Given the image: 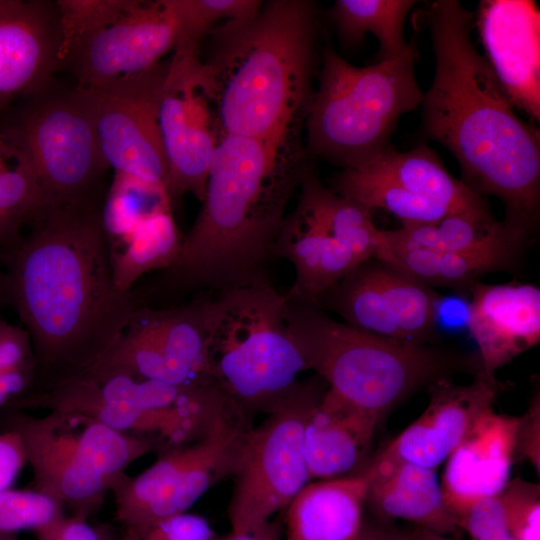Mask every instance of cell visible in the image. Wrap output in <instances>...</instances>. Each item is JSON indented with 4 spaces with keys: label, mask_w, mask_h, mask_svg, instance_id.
<instances>
[{
    "label": "cell",
    "mask_w": 540,
    "mask_h": 540,
    "mask_svg": "<svg viewBox=\"0 0 540 540\" xmlns=\"http://www.w3.org/2000/svg\"><path fill=\"white\" fill-rule=\"evenodd\" d=\"M418 2L414 0H337L330 9L341 42L348 47L362 43L367 33L379 43L377 62L408 52L412 41L404 37V24Z\"/></svg>",
    "instance_id": "31"
},
{
    "label": "cell",
    "mask_w": 540,
    "mask_h": 540,
    "mask_svg": "<svg viewBox=\"0 0 540 540\" xmlns=\"http://www.w3.org/2000/svg\"><path fill=\"white\" fill-rule=\"evenodd\" d=\"M407 540H456L421 527H415L409 533H406Z\"/></svg>",
    "instance_id": "46"
},
{
    "label": "cell",
    "mask_w": 540,
    "mask_h": 540,
    "mask_svg": "<svg viewBox=\"0 0 540 540\" xmlns=\"http://www.w3.org/2000/svg\"><path fill=\"white\" fill-rule=\"evenodd\" d=\"M356 540H407L406 534L399 530L381 524L363 523Z\"/></svg>",
    "instance_id": "45"
},
{
    "label": "cell",
    "mask_w": 540,
    "mask_h": 540,
    "mask_svg": "<svg viewBox=\"0 0 540 540\" xmlns=\"http://www.w3.org/2000/svg\"><path fill=\"white\" fill-rule=\"evenodd\" d=\"M350 168L411 194L441 202L455 213L492 214L484 197L453 177L426 144L405 152L390 147Z\"/></svg>",
    "instance_id": "28"
},
{
    "label": "cell",
    "mask_w": 540,
    "mask_h": 540,
    "mask_svg": "<svg viewBox=\"0 0 540 540\" xmlns=\"http://www.w3.org/2000/svg\"><path fill=\"white\" fill-rule=\"evenodd\" d=\"M35 533L36 540H109L104 532L90 525L86 518L75 515H64Z\"/></svg>",
    "instance_id": "40"
},
{
    "label": "cell",
    "mask_w": 540,
    "mask_h": 540,
    "mask_svg": "<svg viewBox=\"0 0 540 540\" xmlns=\"http://www.w3.org/2000/svg\"><path fill=\"white\" fill-rule=\"evenodd\" d=\"M467 326L488 375L540 342V290L533 284L477 282L469 292Z\"/></svg>",
    "instance_id": "21"
},
{
    "label": "cell",
    "mask_w": 540,
    "mask_h": 540,
    "mask_svg": "<svg viewBox=\"0 0 540 540\" xmlns=\"http://www.w3.org/2000/svg\"><path fill=\"white\" fill-rule=\"evenodd\" d=\"M417 55L413 39L404 55L358 67L325 47L318 88L305 114L308 151L346 168L392 147L400 117L424 97L415 74Z\"/></svg>",
    "instance_id": "6"
},
{
    "label": "cell",
    "mask_w": 540,
    "mask_h": 540,
    "mask_svg": "<svg viewBox=\"0 0 540 540\" xmlns=\"http://www.w3.org/2000/svg\"><path fill=\"white\" fill-rule=\"evenodd\" d=\"M36 364L0 371V408L33 390Z\"/></svg>",
    "instance_id": "43"
},
{
    "label": "cell",
    "mask_w": 540,
    "mask_h": 540,
    "mask_svg": "<svg viewBox=\"0 0 540 540\" xmlns=\"http://www.w3.org/2000/svg\"><path fill=\"white\" fill-rule=\"evenodd\" d=\"M7 304L4 272L0 264V309Z\"/></svg>",
    "instance_id": "48"
},
{
    "label": "cell",
    "mask_w": 540,
    "mask_h": 540,
    "mask_svg": "<svg viewBox=\"0 0 540 540\" xmlns=\"http://www.w3.org/2000/svg\"><path fill=\"white\" fill-rule=\"evenodd\" d=\"M539 395L533 398L529 411L520 417L515 453L526 457L539 472Z\"/></svg>",
    "instance_id": "42"
},
{
    "label": "cell",
    "mask_w": 540,
    "mask_h": 540,
    "mask_svg": "<svg viewBox=\"0 0 540 540\" xmlns=\"http://www.w3.org/2000/svg\"><path fill=\"white\" fill-rule=\"evenodd\" d=\"M62 62L56 1L0 0V115L53 83Z\"/></svg>",
    "instance_id": "18"
},
{
    "label": "cell",
    "mask_w": 540,
    "mask_h": 540,
    "mask_svg": "<svg viewBox=\"0 0 540 540\" xmlns=\"http://www.w3.org/2000/svg\"><path fill=\"white\" fill-rule=\"evenodd\" d=\"M378 422L328 389L304 429V454L311 479L331 480L360 474L368 466Z\"/></svg>",
    "instance_id": "23"
},
{
    "label": "cell",
    "mask_w": 540,
    "mask_h": 540,
    "mask_svg": "<svg viewBox=\"0 0 540 540\" xmlns=\"http://www.w3.org/2000/svg\"><path fill=\"white\" fill-rule=\"evenodd\" d=\"M396 230L417 246L455 253L522 251L531 237L505 221H498L493 214L454 213L435 223L402 224Z\"/></svg>",
    "instance_id": "29"
},
{
    "label": "cell",
    "mask_w": 540,
    "mask_h": 540,
    "mask_svg": "<svg viewBox=\"0 0 540 540\" xmlns=\"http://www.w3.org/2000/svg\"><path fill=\"white\" fill-rule=\"evenodd\" d=\"M507 384L482 370L469 384L441 379L430 385L422 415L392 440L373 461H405L435 469L465 437L475 421L493 409Z\"/></svg>",
    "instance_id": "17"
},
{
    "label": "cell",
    "mask_w": 540,
    "mask_h": 540,
    "mask_svg": "<svg viewBox=\"0 0 540 540\" xmlns=\"http://www.w3.org/2000/svg\"><path fill=\"white\" fill-rule=\"evenodd\" d=\"M123 540H215V532L205 518L184 512L142 529L125 530Z\"/></svg>",
    "instance_id": "39"
},
{
    "label": "cell",
    "mask_w": 540,
    "mask_h": 540,
    "mask_svg": "<svg viewBox=\"0 0 540 540\" xmlns=\"http://www.w3.org/2000/svg\"><path fill=\"white\" fill-rule=\"evenodd\" d=\"M47 206L28 162L0 135V252Z\"/></svg>",
    "instance_id": "33"
},
{
    "label": "cell",
    "mask_w": 540,
    "mask_h": 540,
    "mask_svg": "<svg viewBox=\"0 0 540 540\" xmlns=\"http://www.w3.org/2000/svg\"><path fill=\"white\" fill-rule=\"evenodd\" d=\"M475 26L488 65L515 108L540 120V11L532 0H482Z\"/></svg>",
    "instance_id": "19"
},
{
    "label": "cell",
    "mask_w": 540,
    "mask_h": 540,
    "mask_svg": "<svg viewBox=\"0 0 540 540\" xmlns=\"http://www.w3.org/2000/svg\"><path fill=\"white\" fill-rule=\"evenodd\" d=\"M0 540H18L16 533H0Z\"/></svg>",
    "instance_id": "49"
},
{
    "label": "cell",
    "mask_w": 540,
    "mask_h": 540,
    "mask_svg": "<svg viewBox=\"0 0 540 540\" xmlns=\"http://www.w3.org/2000/svg\"><path fill=\"white\" fill-rule=\"evenodd\" d=\"M304 158L298 139L275 145L221 136L175 261L131 289L140 305L169 307L268 276L286 208L309 168Z\"/></svg>",
    "instance_id": "3"
},
{
    "label": "cell",
    "mask_w": 540,
    "mask_h": 540,
    "mask_svg": "<svg viewBox=\"0 0 540 540\" xmlns=\"http://www.w3.org/2000/svg\"><path fill=\"white\" fill-rule=\"evenodd\" d=\"M320 378V377H319ZM297 382L248 431L228 507L233 532L259 527L286 509L310 476L304 454L306 422L327 388Z\"/></svg>",
    "instance_id": "10"
},
{
    "label": "cell",
    "mask_w": 540,
    "mask_h": 540,
    "mask_svg": "<svg viewBox=\"0 0 540 540\" xmlns=\"http://www.w3.org/2000/svg\"><path fill=\"white\" fill-rule=\"evenodd\" d=\"M431 35L435 72L421 103L423 134L457 160L462 182L505 207V221L529 235L540 207V134L518 117L471 36L473 14L458 0L419 11Z\"/></svg>",
    "instance_id": "2"
},
{
    "label": "cell",
    "mask_w": 540,
    "mask_h": 540,
    "mask_svg": "<svg viewBox=\"0 0 540 540\" xmlns=\"http://www.w3.org/2000/svg\"><path fill=\"white\" fill-rule=\"evenodd\" d=\"M182 239L170 208L148 217L118 248L111 250L117 287L129 291L147 274L168 268L180 251Z\"/></svg>",
    "instance_id": "32"
},
{
    "label": "cell",
    "mask_w": 540,
    "mask_h": 540,
    "mask_svg": "<svg viewBox=\"0 0 540 540\" xmlns=\"http://www.w3.org/2000/svg\"><path fill=\"white\" fill-rule=\"evenodd\" d=\"M367 489L362 473L307 483L286 507L284 540H356Z\"/></svg>",
    "instance_id": "26"
},
{
    "label": "cell",
    "mask_w": 540,
    "mask_h": 540,
    "mask_svg": "<svg viewBox=\"0 0 540 540\" xmlns=\"http://www.w3.org/2000/svg\"><path fill=\"white\" fill-rule=\"evenodd\" d=\"M170 203L165 188L115 173L102 207V221L110 249L118 248L148 217L169 209Z\"/></svg>",
    "instance_id": "34"
},
{
    "label": "cell",
    "mask_w": 540,
    "mask_h": 540,
    "mask_svg": "<svg viewBox=\"0 0 540 540\" xmlns=\"http://www.w3.org/2000/svg\"><path fill=\"white\" fill-rule=\"evenodd\" d=\"M134 3L135 0H57L63 35V59L73 41L110 25Z\"/></svg>",
    "instance_id": "36"
},
{
    "label": "cell",
    "mask_w": 540,
    "mask_h": 540,
    "mask_svg": "<svg viewBox=\"0 0 540 540\" xmlns=\"http://www.w3.org/2000/svg\"><path fill=\"white\" fill-rule=\"evenodd\" d=\"M204 87L221 136L281 145L297 139L312 96L318 11L306 0H272L252 16L212 28Z\"/></svg>",
    "instance_id": "4"
},
{
    "label": "cell",
    "mask_w": 540,
    "mask_h": 540,
    "mask_svg": "<svg viewBox=\"0 0 540 540\" xmlns=\"http://www.w3.org/2000/svg\"><path fill=\"white\" fill-rule=\"evenodd\" d=\"M26 463L25 450L19 434L7 428L0 433V492L10 489Z\"/></svg>",
    "instance_id": "41"
},
{
    "label": "cell",
    "mask_w": 540,
    "mask_h": 540,
    "mask_svg": "<svg viewBox=\"0 0 540 540\" xmlns=\"http://www.w3.org/2000/svg\"><path fill=\"white\" fill-rule=\"evenodd\" d=\"M167 69L168 61H160L142 73L83 88L107 166L115 173L166 190L168 165L159 125V106Z\"/></svg>",
    "instance_id": "13"
},
{
    "label": "cell",
    "mask_w": 540,
    "mask_h": 540,
    "mask_svg": "<svg viewBox=\"0 0 540 540\" xmlns=\"http://www.w3.org/2000/svg\"><path fill=\"white\" fill-rule=\"evenodd\" d=\"M297 204L360 263L374 257L380 229L371 211L325 186L310 167L301 180Z\"/></svg>",
    "instance_id": "30"
},
{
    "label": "cell",
    "mask_w": 540,
    "mask_h": 540,
    "mask_svg": "<svg viewBox=\"0 0 540 540\" xmlns=\"http://www.w3.org/2000/svg\"><path fill=\"white\" fill-rule=\"evenodd\" d=\"M244 413L229 400L195 441L165 450L142 473L120 479L110 493L124 530L184 513L210 487L234 477L251 428Z\"/></svg>",
    "instance_id": "9"
},
{
    "label": "cell",
    "mask_w": 540,
    "mask_h": 540,
    "mask_svg": "<svg viewBox=\"0 0 540 540\" xmlns=\"http://www.w3.org/2000/svg\"><path fill=\"white\" fill-rule=\"evenodd\" d=\"M281 530V525L278 521L269 520L259 527L249 531H230V533L221 540H280Z\"/></svg>",
    "instance_id": "44"
},
{
    "label": "cell",
    "mask_w": 540,
    "mask_h": 540,
    "mask_svg": "<svg viewBox=\"0 0 540 540\" xmlns=\"http://www.w3.org/2000/svg\"><path fill=\"white\" fill-rule=\"evenodd\" d=\"M472 540H514L508 530H498L485 533Z\"/></svg>",
    "instance_id": "47"
},
{
    "label": "cell",
    "mask_w": 540,
    "mask_h": 540,
    "mask_svg": "<svg viewBox=\"0 0 540 540\" xmlns=\"http://www.w3.org/2000/svg\"><path fill=\"white\" fill-rule=\"evenodd\" d=\"M211 381L237 405L267 410L307 370L286 314V295L270 277L215 293Z\"/></svg>",
    "instance_id": "7"
},
{
    "label": "cell",
    "mask_w": 540,
    "mask_h": 540,
    "mask_svg": "<svg viewBox=\"0 0 540 540\" xmlns=\"http://www.w3.org/2000/svg\"><path fill=\"white\" fill-rule=\"evenodd\" d=\"M159 125L170 199L191 193L201 202L221 134L203 83L199 42H182L168 61Z\"/></svg>",
    "instance_id": "15"
},
{
    "label": "cell",
    "mask_w": 540,
    "mask_h": 540,
    "mask_svg": "<svg viewBox=\"0 0 540 540\" xmlns=\"http://www.w3.org/2000/svg\"><path fill=\"white\" fill-rule=\"evenodd\" d=\"M105 194L45 206L0 252L6 299L29 334L31 392L77 376L119 339L140 304L117 287L102 221Z\"/></svg>",
    "instance_id": "1"
},
{
    "label": "cell",
    "mask_w": 540,
    "mask_h": 540,
    "mask_svg": "<svg viewBox=\"0 0 540 540\" xmlns=\"http://www.w3.org/2000/svg\"><path fill=\"white\" fill-rule=\"evenodd\" d=\"M189 40L199 42L215 22L237 20L254 15L261 7L258 0H176Z\"/></svg>",
    "instance_id": "37"
},
{
    "label": "cell",
    "mask_w": 540,
    "mask_h": 540,
    "mask_svg": "<svg viewBox=\"0 0 540 540\" xmlns=\"http://www.w3.org/2000/svg\"><path fill=\"white\" fill-rule=\"evenodd\" d=\"M273 253L275 259H287L295 270V281L286 294L315 306L360 263L298 204L286 215Z\"/></svg>",
    "instance_id": "24"
},
{
    "label": "cell",
    "mask_w": 540,
    "mask_h": 540,
    "mask_svg": "<svg viewBox=\"0 0 540 540\" xmlns=\"http://www.w3.org/2000/svg\"><path fill=\"white\" fill-rule=\"evenodd\" d=\"M520 417L481 415L446 459L441 488L455 520L476 502L499 495L510 482Z\"/></svg>",
    "instance_id": "20"
},
{
    "label": "cell",
    "mask_w": 540,
    "mask_h": 540,
    "mask_svg": "<svg viewBox=\"0 0 540 540\" xmlns=\"http://www.w3.org/2000/svg\"><path fill=\"white\" fill-rule=\"evenodd\" d=\"M520 250L478 253L442 252L417 246L397 230H379L374 257L431 287L469 294L474 284L490 272L511 269Z\"/></svg>",
    "instance_id": "27"
},
{
    "label": "cell",
    "mask_w": 540,
    "mask_h": 540,
    "mask_svg": "<svg viewBox=\"0 0 540 540\" xmlns=\"http://www.w3.org/2000/svg\"><path fill=\"white\" fill-rule=\"evenodd\" d=\"M0 135L28 162L47 206L104 194L108 166L85 89L56 80L0 115Z\"/></svg>",
    "instance_id": "8"
},
{
    "label": "cell",
    "mask_w": 540,
    "mask_h": 540,
    "mask_svg": "<svg viewBox=\"0 0 540 540\" xmlns=\"http://www.w3.org/2000/svg\"><path fill=\"white\" fill-rule=\"evenodd\" d=\"M8 428L23 443L38 492L56 500L71 515L88 518L104 504L110 483L90 468L52 424L40 417L14 414Z\"/></svg>",
    "instance_id": "22"
},
{
    "label": "cell",
    "mask_w": 540,
    "mask_h": 540,
    "mask_svg": "<svg viewBox=\"0 0 540 540\" xmlns=\"http://www.w3.org/2000/svg\"><path fill=\"white\" fill-rule=\"evenodd\" d=\"M188 39L175 0L141 1L110 25L68 47L61 69L90 88L149 70Z\"/></svg>",
    "instance_id": "16"
},
{
    "label": "cell",
    "mask_w": 540,
    "mask_h": 540,
    "mask_svg": "<svg viewBox=\"0 0 540 540\" xmlns=\"http://www.w3.org/2000/svg\"><path fill=\"white\" fill-rule=\"evenodd\" d=\"M286 314L307 370H314L332 394L378 423L436 381L481 371L478 355L373 335L289 296Z\"/></svg>",
    "instance_id": "5"
},
{
    "label": "cell",
    "mask_w": 540,
    "mask_h": 540,
    "mask_svg": "<svg viewBox=\"0 0 540 540\" xmlns=\"http://www.w3.org/2000/svg\"><path fill=\"white\" fill-rule=\"evenodd\" d=\"M214 293L164 308L139 307L109 351L87 371L123 372L176 387L211 383Z\"/></svg>",
    "instance_id": "12"
},
{
    "label": "cell",
    "mask_w": 540,
    "mask_h": 540,
    "mask_svg": "<svg viewBox=\"0 0 540 540\" xmlns=\"http://www.w3.org/2000/svg\"><path fill=\"white\" fill-rule=\"evenodd\" d=\"M440 301L435 289L372 257L349 271L323 296L318 307L373 335L431 344Z\"/></svg>",
    "instance_id": "14"
},
{
    "label": "cell",
    "mask_w": 540,
    "mask_h": 540,
    "mask_svg": "<svg viewBox=\"0 0 540 540\" xmlns=\"http://www.w3.org/2000/svg\"><path fill=\"white\" fill-rule=\"evenodd\" d=\"M198 386L176 387L123 372L86 371L16 398L7 407L78 413L173 447L188 437L190 414L185 403Z\"/></svg>",
    "instance_id": "11"
},
{
    "label": "cell",
    "mask_w": 540,
    "mask_h": 540,
    "mask_svg": "<svg viewBox=\"0 0 540 540\" xmlns=\"http://www.w3.org/2000/svg\"><path fill=\"white\" fill-rule=\"evenodd\" d=\"M362 474L368 483L366 502L378 514L447 536L460 529L445 506L435 469L405 461H371Z\"/></svg>",
    "instance_id": "25"
},
{
    "label": "cell",
    "mask_w": 540,
    "mask_h": 540,
    "mask_svg": "<svg viewBox=\"0 0 540 540\" xmlns=\"http://www.w3.org/2000/svg\"><path fill=\"white\" fill-rule=\"evenodd\" d=\"M500 496L512 538L514 540H539V485L517 479L510 481Z\"/></svg>",
    "instance_id": "38"
},
{
    "label": "cell",
    "mask_w": 540,
    "mask_h": 540,
    "mask_svg": "<svg viewBox=\"0 0 540 540\" xmlns=\"http://www.w3.org/2000/svg\"><path fill=\"white\" fill-rule=\"evenodd\" d=\"M65 508L37 490L0 492V533L37 530L65 515Z\"/></svg>",
    "instance_id": "35"
}]
</instances>
